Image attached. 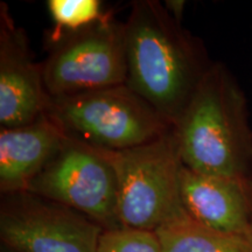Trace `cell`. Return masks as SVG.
<instances>
[{"mask_svg":"<svg viewBox=\"0 0 252 252\" xmlns=\"http://www.w3.org/2000/svg\"><path fill=\"white\" fill-rule=\"evenodd\" d=\"M125 27V84L173 126L212 67L201 41L157 0L131 5Z\"/></svg>","mask_w":252,"mask_h":252,"instance_id":"6da1fadb","label":"cell"},{"mask_svg":"<svg viewBox=\"0 0 252 252\" xmlns=\"http://www.w3.org/2000/svg\"><path fill=\"white\" fill-rule=\"evenodd\" d=\"M187 168L222 176H252V131L247 99L222 64H213L174 126Z\"/></svg>","mask_w":252,"mask_h":252,"instance_id":"7a4b0ae2","label":"cell"},{"mask_svg":"<svg viewBox=\"0 0 252 252\" xmlns=\"http://www.w3.org/2000/svg\"><path fill=\"white\" fill-rule=\"evenodd\" d=\"M46 115L68 137L106 151L137 147L174 127L126 84L50 97Z\"/></svg>","mask_w":252,"mask_h":252,"instance_id":"3957f363","label":"cell"},{"mask_svg":"<svg viewBox=\"0 0 252 252\" xmlns=\"http://www.w3.org/2000/svg\"><path fill=\"white\" fill-rule=\"evenodd\" d=\"M100 151L117 175L118 215L123 226L156 231L184 212L180 193L184 162L174 127L137 147Z\"/></svg>","mask_w":252,"mask_h":252,"instance_id":"277c9868","label":"cell"},{"mask_svg":"<svg viewBox=\"0 0 252 252\" xmlns=\"http://www.w3.org/2000/svg\"><path fill=\"white\" fill-rule=\"evenodd\" d=\"M46 35L41 67L50 97L125 84V27L111 13L80 31Z\"/></svg>","mask_w":252,"mask_h":252,"instance_id":"5b68a950","label":"cell"},{"mask_svg":"<svg viewBox=\"0 0 252 252\" xmlns=\"http://www.w3.org/2000/svg\"><path fill=\"white\" fill-rule=\"evenodd\" d=\"M27 191L83 214L104 230L122 228L118 180L99 149L68 137Z\"/></svg>","mask_w":252,"mask_h":252,"instance_id":"8992f818","label":"cell"},{"mask_svg":"<svg viewBox=\"0 0 252 252\" xmlns=\"http://www.w3.org/2000/svg\"><path fill=\"white\" fill-rule=\"evenodd\" d=\"M104 229L30 191L1 195L0 238L12 252H97Z\"/></svg>","mask_w":252,"mask_h":252,"instance_id":"52a82bcc","label":"cell"},{"mask_svg":"<svg viewBox=\"0 0 252 252\" xmlns=\"http://www.w3.org/2000/svg\"><path fill=\"white\" fill-rule=\"evenodd\" d=\"M49 100L26 32L0 2V127L31 124L47 112Z\"/></svg>","mask_w":252,"mask_h":252,"instance_id":"ba28073f","label":"cell"},{"mask_svg":"<svg viewBox=\"0 0 252 252\" xmlns=\"http://www.w3.org/2000/svg\"><path fill=\"white\" fill-rule=\"evenodd\" d=\"M180 193L186 213L197 222L252 238V176L202 174L184 165Z\"/></svg>","mask_w":252,"mask_h":252,"instance_id":"9c48e42d","label":"cell"},{"mask_svg":"<svg viewBox=\"0 0 252 252\" xmlns=\"http://www.w3.org/2000/svg\"><path fill=\"white\" fill-rule=\"evenodd\" d=\"M67 135L43 115L31 124L0 127V193L27 191L35 176L58 153Z\"/></svg>","mask_w":252,"mask_h":252,"instance_id":"30bf717a","label":"cell"},{"mask_svg":"<svg viewBox=\"0 0 252 252\" xmlns=\"http://www.w3.org/2000/svg\"><path fill=\"white\" fill-rule=\"evenodd\" d=\"M162 252H252V238L197 222L186 210L156 230Z\"/></svg>","mask_w":252,"mask_h":252,"instance_id":"8fae6325","label":"cell"},{"mask_svg":"<svg viewBox=\"0 0 252 252\" xmlns=\"http://www.w3.org/2000/svg\"><path fill=\"white\" fill-rule=\"evenodd\" d=\"M47 8L54 24V27L47 33L52 36L80 31L110 14V12L104 11L99 0H48Z\"/></svg>","mask_w":252,"mask_h":252,"instance_id":"7c38bea8","label":"cell"},{"mask_svg":"<svg viewBox=\"0 0 252 252\" xmlns=\"http://www.w3.org/2000/svg\"><path fill=\"white\" fill-rule=\"evenodd\" d=\"M97 252H162L156 231L133 228L104 230Z\"/></svg>","mask_w":252,"mask_h":252,"instance_id":"4fadbf2b","label":"cell"},{"mask_svg":"<svg viewBox=\"0 0 252 252\" xmlns=\"http://www.w3.org/2000/svg\"><path fill=\"white\" fill-rule=\"evenodd\" d=\"M168 13L178 21L182 23V17H184V9L186 2L184 0H166L163 2Z\"/></svg>","mask_w":252,"mask_h":252,"instance_id":"5bb4252c","label":"cell"}]
</instances>
